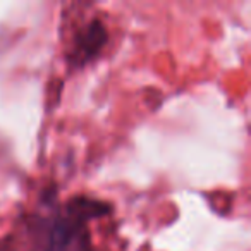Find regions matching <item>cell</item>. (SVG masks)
I'll list each match as a JSON object with an SVG mask.
<instances>
[{
  "mask_svg": "<svg viewBox=\"0 0 251 251\" xmlns=\"http://www.w3.org/2000/svg\"><path fill=\"white\" fill-rule=\"evenodd\" d=\"M107 40V33H105V28L100 21H91L90 25L86 26V31L83 33V36L79 38V43H77V52L83 59H88V57L95 55L98 50L101 49V45Z\"/></svg>",
  "mask_w": 251,
  "mask_h": 251,
  "instance_id": "obj_1",
  "label": "cell"
},
{
  "mask_svg": "<svg viewBox=\"0 0 251 251\" xmlns=\"http://www.w3.org/2000/svg\"><path fill=\"white\" fill-rule=\"evenodd\" d=\"M74 234H76L74 226H69V224H66V222L59 224L52 234V246H50V251H67V248L73 243ZM79 251H84V248H79Z\"/></svg>",
  "mask_w": 251,
  "mask_h": 251,
  "instance_id": "obj_2",
  "label": "cell"
}]
</instances>
